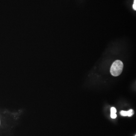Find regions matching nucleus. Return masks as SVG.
Masks as SVG:
<instances>
[{
	"instance_id": "1",
	"label": "nucleus",
	"mask_w": 136,
	"mask_h": 136,
	"mask_svg": "<svg viewBox=\"0 0 136 136\" xmlns=\"http://www.w3.org/2000/svg\"><path fill=\"white\" fill-rule=\"evenodd\" d=\"M123 69V64L120 60L115 61L111 66L110 72L112 75L118 76L121 73Z\"/></svg>"
},
{
	"instance_id": "2",
	"label": "nucleus",
	"mask_w": 136,
	"mask_h": 136,
	"mask_svg": "<svg viewBox=\"0 0 136 136\" xmlns=\"http://www.w3.org/2000/svg\"><path fill=\"white\" fill-rule=\"evenodd\" d=\"M120 114L123 116H131L134 114L133 110L132 109L128 111H121Z\"/></svg>"
},
{
	"instance_id": "3",
	"label": "nucleus",
	"mask_w": 136,
	"mask_h": 136,
	"mask_svg": "<svg viewBox=\"0 0 136 136\" xmlns=\"http://www.w3.org/2000/svg\"><path fill=\"white\" fill-rule=\"evenodd\" d=\"M110 112H111V113H116V109L115 107H112L111 108V109H110Z\"/></svg>"
},
{
	"instance_id": "4",
	"label": "nucleus",
	"mask_w": 136,
	"mask_h": 136,
	"mask_svg": "<svg viewBox=\"0 0 136 136\" xmlns=\"http://www.w3.org/2000/svg\"><path fill=\"white\" fill-rule=\"evenodd\" d=\"M110 116L112 118L115 119L117 117V115H116V113H111Z\"/></svg>"
},
{
	"instance_id": "5",
	"label": "nucleus",
	"mask_w": 136,
	"mask_h": 136,
	"mask_svg": "<svg viewBox=\"0 0 136 136\" xmlns=\"http://www.w3.org/2000/svg\"><path fill=\"white\" fill-rule=\"evenodd\" d=\"M133 8L134 10H136V0H134V3L133 4Z\"/></svg>"
},
{
	"instance_id": "6",
	"label": "nucleus",
	"mask_w": 136,
	"mask_h": 136,
	"mask_svg": "<svg viewBox=\"0 0 136 136\" xmlns=\"http://www.w3.org/2000/svg\"></svg>"
}]
</instances>
